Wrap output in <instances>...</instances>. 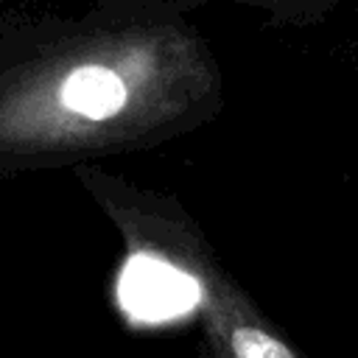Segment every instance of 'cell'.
<instances>
[{"mask_svg": "<svg viewBox=\"0 0 358 358\" xmlns=\"http://www.w3.org/2000/svg\"><path fill=\"white\" fill-rule=\"evenodd\" d=\"M224 73L207 36L157 0H98L0 64V168L143 151L213 123Z\"/></svg>", "mask_w": 358, "mask_h": 358, "instance_id": "obj_1", "label": "cell"}, {"mask_svg": "<svg viewBox=\"0 0 358 358\" xmlns=\"http://www.w3.org/2000/svg\"><path fill=\"white\" fill-rule=\"evenodd\" d=\"M81 179L123 235L126 274L131 280H179L182 296L201 319L204 338L224 358H308L260 313L173 196L101 171H81Z\"/></svg>", "mask_w": 358, "mask_h": 358, "instance_id": "obj_2", "label": "cell"}, {"mask_svg": "<svg viewBox=\"0 0 358 358\" xmlns=\"http://www.w3.org/2000/svg\"><path fill=\"white\" fill-rule=\"evenodd\" d=\"M157 3H162L176 14H187L210 3H232L260 14L268 25L277 28H308L327 20L344 0H157Z\"/></svg>", "mask_w": 358, "mask_h": 358, "instance_id": "obj_3", "label": "cell"}, {"mask_svg": "<svg viewBox=\"0 0 358 358\" xmlns=\"http://www.w3.org/2000/svg\"><path fill=\"white\" fill-rule=\"evenodd\" d=\"M196 358H224V355H221V350H218L215 344H210V341L204 338V350H201Z\"/></svg>", "mask_w": 358, "mask_h": 358, "instance_id": "obj_4", "label": "cell"}]
</instances>
